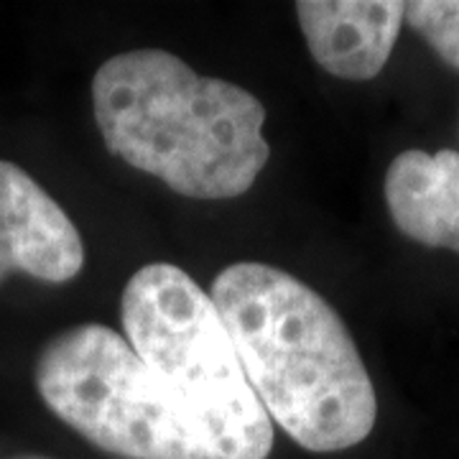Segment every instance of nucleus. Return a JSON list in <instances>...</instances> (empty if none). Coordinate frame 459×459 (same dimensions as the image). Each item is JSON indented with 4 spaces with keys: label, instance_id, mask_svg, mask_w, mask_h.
<instances>
[{
    "label": "nucleus",
    "instance_id": "nucleus-3",
    "mask_svg": "<svg viewBox=\"0 0 459 459\" xmlns=\"http://www.w3.org/2000/svg\"><path fill=\"white\" fill-rule=\"evenodd\" d=\"M126 340L197 421L217 459H268L273 424L247 383L212 296L171 263L135 271L120 299Z\"/></svg>",
    "mask_w": 459,
    "mask_h": 459
},
{
    "label": "nucleus",
    "instance_id": "nucleus-7",
    "mask_svg": "<svg viewBox=\"0 0 459 459\" xmlns=\"http://www.w3.org/2000/svg\"><path fill=\"white\" fill-rule=\"evenodd\" d=\"M395 228L427 247L459 253V153L442 148L398 153L383 181Z\"/></svg>",
    "mask_w": 459,
    "mask_h": 459
},
{
    "label": "nucleus",
    "instance_id": "nucleus-2",
    "mask_svg": "<svg viewBox=\"0 0 459 459\" xmlns=\"http://www.w3.org/2000/svg\"><path fill=\"white\" fill-rule=\"evenodd\" d=\"M92 110L110 153L181 197H240L271 159L261 100L171 51L110 56L95 72Z\"/></svg>",
    "mask_w": 459,
    "mask_h": 459
},
{
    "label": "nucleus",
    "instance_id": "nucleus-9",
    "mask_svg": "<svg viewBox=\"0 0 459 459\" xmlns=\"http://www.w3.org/2000/svg\"><path fill=\"white\" fill-rule=\"evenodd\" d=\"M16 459H51V457H36V455H26V457H16Z\"/></svg>",
    "mask_w": 459,
    "mask_h": 459
},
{
    "label": "nucleus",
    "instance_id": "nucleus-4",
    "mask_svg": "<svg viewBox=\"0 0 459 459\" xmlns=\"http://www.w3.org/2000/svg\"><path fill=\"white\" fill-rule=\"evenodd\" d=\"M33 383L47 409L123 459H217L189 411L138 358L126 334L87 322L51 337Z\"/></svg>",
    "mask_w": 459,
    "mask_h": 459
},
{
    "label": "nucleus",
    "instance_id": "nucleus-5",
    "mask_svg": "<svg viewBox=\"0 0 459 459\" xmlns=\"http://www.w3.org/2000/svg\"><path fill=\"white\" fill-rule=\"evenodd\" d=\"M82 265L84 243L72 217L26 169L0 159V281L23 273L66 283Z\"/></svg>",
    "mask_w": 459,
    "mask_h": 459
},
{
    "label": "nucleus",
    "instance_id": "nucleus-1",
    "mask_svg": "<svg viewBox=\"0 0 459 459\" xmlns=\"http://www.w3.org/2000/svg\"><path fill=\"white\" fill-rule=\"evenodd\" d=\"M210 296L271 424L319 455L370 437L376 388L350 329L325 296L258 261L222 268Z\"/></svg>",
    "mask_w": 459,
    "mask_h": 459
},
{
    "label": "nucleus",
    "instance_id": "nucleus-6",
    "mask_svg": "<svg viewBox=\"0 0 459 459\" xmlns=\"http://www.w3.org/2000/svg\"><path fill=\"white\" fill-rule=\"evenodd\" d=\"M406 3L401 0H301L296 18L309 54L332 77L365 82L388 65Z\"/></svg>",
    "mask_w": 459,
    "mask_h": 459
},
{
    "label": "nucleus",
    "instance_id": "nucleus-8",
    "mask_svg": "<svg viewBox=\"0 0 459 459\" xmlns=\"http://www.w3.org/2000/svg\"><path fill=\"white\" fill-rule=\"evenodd\" d=\"M403 21L444 65L459 69V0H413L406 3Z\"/></svg>",
    "mask_w": 459,
    "mask_h": 459
}]
</instances>
